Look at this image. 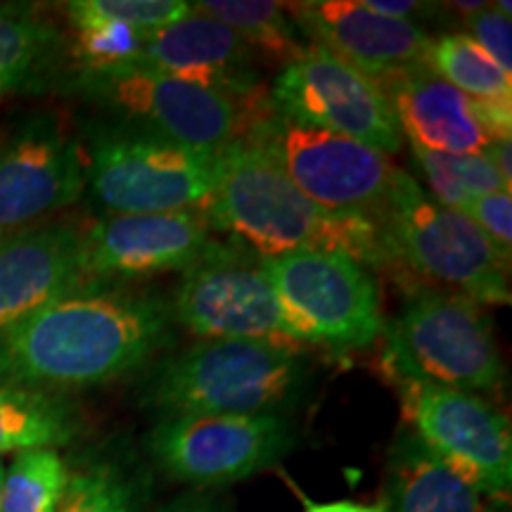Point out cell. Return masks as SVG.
<instances>
[{
  "label": "cell",
  "instance_id": "6da1fadb",
  "mask_svg": "<svg viewBox=\"0 0 512 512\" xmlns=\"http://www.w3.org/2000/svg\"><path fill=\"white\" fill-rule=\"evenodd\" d=\"M171 320L155 292L88 280L0 330V384L50 394L114 382L171 342Z\"/></svg>",
  "mask_w": 512,
  "mask_h": 512
},
{
  "label": "cell",
  "instance_id": "7a4b0ae2",
  "mask_svg": "<svg viewBox=\"0 0 512 512\" xmlns=\"http://www.w3.org/2000/svg\"><path fill=\"white\" fill-rule=\"evenodd\" d=\"M202 214L261 259L313 249L344 254L368 271L396 266L380 214L320 207L247 136L219 150V183Z\"/></svg>",
  "mask_w": 512,
  "mask_h": 512
},
{
  "label": "cell",
  "instance_id": "3957f363",
  "mask_svg": "<svg viewBox=\"0 0 512 512\" xmlns=\"http://www.w3.org/2000/svg\"><path fill=\"white\" fill-rule=\"evenodd\" d=\"M302 382V349L200 339L157 366L145 384V403L162 418L261 415L294 399Z\"/></svg>",
  "mask_w": 512,
  "mask_h": 512
},
{
  "label": "cell",
  "instance_id": "277c9868",
  "mask_svg": "<svg viewBox=\"0 0 512 512\" xmlns=\"http://www.w3.org/2000/svg\"><path fill=\"white\" fill-rule=\"evenodd\" d=\"M86 183L110 214L202 211L219 183V152L121 119L93 133Z\"/></svg>",
  "mask_w": 512,
  "mask_h": 512
},
{
  "label": "cell",
  "instance_id": "5b68a950",
  "mask_svg": "<svg viewBox=\"0 0 512 512\" xmlns=\"http://www.w3.org/2000/svg\"><path fill=\"white\" fill-rule=\"evenodd\" d=\"M380 221L394 264L477 304H510L512 254L501 252L460 211L439 204L406 171L396 176Z\"/></svg>",
  "mask_w": 512,
  "mask_h": 512
},
{
  "label": "cell",
  "instance_id": "8992f818",
  "mask_svg": "<svg viewBox=\"0 0 512 512\" xmlns=\"http://www.w3.org/2000/svg\"><path fill=\"white\" fill-rule=\"evenodd\" d=\"M384 356L396 382L422 380L477 394L496 392L505 380L491 318L453 292H411L389 325Z\"/></svg>",
  "mask_w": 512,
  "mask_h": 512
},
{
  "label": "cell",
  "instance_id": "52a82bcc",
  "mask_svg": "<svg viewBox=\"0 0 512 512\" xmlns=\"http://www.w3.org/2000/svg\"><path fill=\"white\" fill-rule=\"evenodd\" d=\"M299 344L366 349L384 328L380 290L368 268L337 252H290L259 259Z\"/></svg>",
  "mask_w": 512,
  "mask_h": 512
},
{
  "label": "cell",
  "instance_id": "ba28073f",
  "mask_svg": "<svg viewBox=\"0 0 512 512\" xmlns=\"http://www.w3.org/2000/svg\"><path fill=\"white\" fill-rule=\"evenodd\" d=\"M242 136L264 147L287 178L325 209L380 214L401 171L358 140L280 117L271 102Z\"/></svg>",
  "mask_w": 512,
  "mask_h": 512
},
{
  "label": "cell",
  "instance_id": "9c48e42d",
  "mask_svg": "<svg viewBox=\"0 0 512 512\" xmlns=\"http://www.w3.org/2000/svg\"><path fill=\"white\" fill-rule=\"evenodd\" d=\"M81 86L124 121L211 152L238 140L256 114L268 107V95L256 102H238L140 64L83 72Z\"/></svg>",
  "mask_w": 512,
  "mask_h": 512
},
{
  "label": "cell",
  "instance_id": "30bf717a",
  "mask_svg": "<svg viewBox=\"0 0 512 512\" xmlns=\"http://www.w3.org/2000/svg\"><path fill=\"white\" fill-rule=\"evenodd\" d=\"M268 102L280 117L358 140L384 157L403 147L394 107L380 83L313 43L275 76Z\"/></svg>",
  "mask_w": 512,
  "mask_h": 512
},
{
  "label": "cell",
  "instance_id": "8fae6325",
  "mask_svg": "<svg viewBox=\"0 0 512 512\" xmlns=\"http://www.w3.org/2000/svg\"><path fill=\"white\" fill-rule=\"evenodd\" d=\"M294 446L283 415H178L147 437L159 470L192 486H226L280 463Z\"/></svg>",
  "mask_w": 512,
  "mask_h": 512
},
{
  "label": "cell",
  "instance_id": "7c38bea8",
  "mask_svg": "<svg viewBox=\"0 0 512 512\" xmlns=\"http://www.w3.org/2000/svg\"><path fill=\"white\" fill-rule=\"evenodd\" d=\"M411 432L448 470L479 494L508 498L512 484V432L508 420L479 394L444 384L399 382Z\"/></svg>",
  "mask_w": 512,
  "mask_h": 512
},
{
  "label": "cell",
  "instance_id": "4fadbf2b",
  "mask_svg": "<svg viewBox=\"0 0 512 512\" xmlns=\"http://www.w3.org/2000/svg\"><path fill=\"white\" fill-rule=\"evenodd\" d=\"M169 311L202 339H252L302 349L259 259H249L233 245L183 275Z\"/></svg>",
  "mask_w": 512,
  "mask_h": 512
},
{
  "label": "cell",
  "instance_id": "5bb4252c",
  "mask_svg": "<svg viewBox=\"0 0 512 512\" xmlns=\"http://www.w3.org/2000/svg\"><path fill=\"white\" fill-rule=\"evenodd\" d=\"M228 245L214 238L202 211L112 214L83 228L88 280L126 285L162 273H188Z\"/></svg>",
  "mask_w": 512,
  "mask_h": 512
},
{
  "label": "cell",
  "instance_id": "9a60e30c",
  "mask_svg": "<svg viewBox=\"0 0 512 512\" xmlns=\"http://www.w3.org/2000/svg\"><path fill=\"white\" fill-rule=\"evenodd\" d=\"M86 188V162L53 117L29 119L0 143V230L67 209Z\"/></svg>",
  "mask_w": 512,
  "mask_h": 512
},
{
  "label": "cell",
  "instance_id": "2e32d148",
  "mask_svg": "<svg viewBox=\"0 0 512 512\" xmlns=\"http://www.w3.org/2000/svg\"><path fill=\"white\" fill-rule=\"evenodd\" d=\"M292 22L320 46L382 86L392 76L425 64L432 38L418 22L382 17L363 0H313L285 5Z\"/></svg>",
  "mask_w": 512,
  "mask_h": 512
},
{
  "label": "cell",
  "instance_id": "e0dca14e",
  "mask_svg": "<svg viewBox=\"0 0 512 512\" xmlns=\"http://www.w3.org/2000/svg\"><path fill=\"white\" fill-rule=\"evenodd\" d=\"M88 283L83 228L38 221L0 230V330Z\"/></svg>",
  "mask_w": 512,
  "mask_h": 512
},
{
  "label": "cell",
  "instance_id": "ac0fdd59",
  "mask_svg": "<svg viewBox=\"0 0 512 512\" xmlns=\"http://www.w3.org/2000/svg\"><path fill=\"white\" fill-rule=\"evenodd\" d=\"M136 64L238 102L264 98L259 55L233 29L195 8L181 22L147 34Z\"/></svg>",
  "mask_w": 512,
  "mask_h": 512
},
{
  "label": "cell",
  "instance_id": "d6986e66",
  "mask_svg": "<svg viewBox=\"0 0 512 512\" xmlns=\"http://www.w3.org/2000/svg\"><path fill=\"white\" fill-rule=\"evenodd\" d=\"M382 88L394 107L401 136L413 147L441 155H479L491 145L477 119L475 100L425 64L392 76Z\"/></svg>",
  "mask_w": 512,
  "mask_h": 512
},
{
  "label": "cell",
  "instance_id": "ffe728a7",
  "mask_svg": "<svg viewBox=\"0 0 512 512\" xmlns=\"http://www.w3.org/2000/svg\"><path fill=\"white\" fill-rule=\"evenodd\" d=\"M387 512H482V494L451 472L411 430L389 451Z\"/></svg>",
  "mask_w": 512,
  "mask_h": 512
},
{
  "label": "cell",
  "instance_id": "44dd1931",
  "mask_svg": "<svg viewBox=\"0 0 512 512\" xmlns=\"http://www.w3.org/2000/svg\"><path fill=\"white\" fill-rule=\"evenodd\" d=\"M64 43L60 29L29 5H0V98L46 86Z\"/></svg>",
  "mask_w": 512,
  "mask_h": 512
},
{
  "label": "cell",
  "instance_id": "7402d4cb",
  "mask_svg": "<svg viewBox=\"0 0 512 512\" xmlns=\"http://www.w3.org/2000/svg\"><path fill=\"white\" fill-rule=\"evenodd\" d=\"M74 434V411L55 394L0 384V453L55 448Z\"/></svg>",
  "mask_w": 512,
  "mask_h": 512
},
{
  "label": "cell",
  "instance_id": "603a6c76",
  "mask_svg": "<svg viewBox=\"0 0 512 512\" xmlns=\"http://www.w3.org/2000/svg\"><path fill=\"white\" fill-rule=\"evenodd\" d=\"M192 8L219 19L233 29L256 55L271 62L290 64L304 53L306 46L299 41L297 24L280 3L271 0H202Z\"/></svg>",
  "mask_w": 512,
  "mask_h": 512
},
{
  "label": "cell",
  "instance_id": "cb8c5ba5",
  "mask_svg": "<svg viewBox=\"0 0 512 512\" xmlns=\"http://www.w3.org/2000/svg\"><path fill=\"white\" fill-rule=\"evenodd\" d=\"M425 67L479 102H512V79L467 34L432 38Z\"/></svg>",
  "mask_w": 512,
  "mask_h": 512
},
{
  "label": "cell",
  "instance_id": "d4e9b609",
  "mask_svg": "<svg viewBox=\"0 0 512 512\" xmlns=\"http://www.w3.org/2000/svg\"><path fill=\"white\" fill-rule=\"evenodd\" d=\"M413 157L430 185V195L448 209L460 211L477 197L510 192L512 188L484 152L479 155H441V152L413 147Z\"/></svg>",
  "mask_w": 512,
  "mask_h": 512
},
{
  "label": "cell",
  "instance_id": "484cf974",
  "mask_svg": "<svg viewBox=\"0 0 512 512\" xmlns=\"http://www.w3.org/2000/svg\"><path fill=\"white\" fill-rule=\"evenodd\" d=\"M67 484L69 470L55 448L17 453L5 470L0 512H57Z\"/></svg>",
  "mask_w": 512,
  "mask_h": 512
},
{
  "label": "cell",
  "instance_id": "4316f807",
  "mask_svg": "<svg viewBox=\"0 0 512 512\" xmlns=\"http://www.w3.org/2000/svg\"><path fill=\"white\" fill-rule=\"evenodd\" d=\"M57 512H138L136 484L121 467L98 463L69 475Z\"/></svg>",
  "mask_w": 512,
  "mask_h": 512
},
{
  "label": "cell",
  "instance_id": "83f0119b",
  "mask_svg": "<svg viewBox=\"0 0 512 512\" xmlns=\"http://www.w3.org/2000/svg\"><path fill=\"white\" fill-rule=\"evenodd\" d=\"M86 3L98 15L117 19L145 34L181 22L192 10V5L183 0H86Z\"/></svg>",
  "mask_w": 512,
  "mask_h": 512
},
{
  "label": "cell",
  "instance_id": "f1b7e54d",
  "mask_svg": "<svg viewBox=\"0 0 512 512\" xmlns=\"http://www.w3.org/2000/svg\"><path fill=\"white\" fill-rule=\"evenodd\" d=\"M465 34L494 60L505 74H512V24L498 8H484L465 17Z\"/></svg>",
  "mask_w": 512,
  "mask_h": 512
},
{
  "label": "cell",
  "instance_id": "f546056e",
  "mask_svg": "<svg viewBox=\"0 0 512 512\" xmlns=\"http://www.w3.org/2000/svg\"><path fill=\"white\" fill-rule=\"evenodd\" d=\"M460 214L467 216L494 245L505 254H512V195L494 192L465 204Z\"/></svg>",
  "mask_w": 512,
  "mask_h": 512
},
{
  "label": "cell",
  "instance_id": "4dcf8cb0",
  "mask_svg": "<svg viewBox=\"0 0 512 512\" xmlns=\"http://www.w3.org/2000/svg\"><path fill=\"white\" fill-rule=\"evenodd\" d=\"M363 5L382 17L408 19V22H413V17L420 12L430 10V5L415 3V0H363Z\"/></svg>",
  "mask_w": 512,
  "mask_h": 512
},
{
  "label": "cell",
  "instance_id": "1f68e13d",
  "mask_svg": "<svg viewBox=\"0 0 512 512\" xmlns=\"http://www.w3.org/2000/svg\"><path fill=\"white\" fill-rule=\"evenodd\" d=\"M304 512H387L384 501L368 505L356 501H330V503H316L304 498Z\"/></svg>",
  "mask_w": 512,
  "mask_h": 512
},
{
  "label": "cell",
  "instance_id": "d6a6232c",
  "mask_svg": "<svg viewBox=\"0 0 512 512\" xmlns=\"http://www.w3.org/2000/svg\"><path fill=\"white\" fill-rule=\"evenodd\" d=\"M489 157V162L496 166V171L501 174L505 181L512 185V145L510 140H498V143H491L484 152Z\"/></svg>",
  "mask_w": 512,
  "mask_h": 512
},
{
  "label": "cell",
  "instance_id": "836d02e7",
  "mask_svg": "<svg viewBox=\"0 0 512 512\" xmlns=\"http://www.w3.org/2000/svg\"><path fill=\"white\" fill-rule=\"evenodd\" d=\"M155 512H221V510L211 501H207V498L197 494H185V496L174 498L171 503L162 505V508H157Z\"/></svg>",
  "mask_w": 512,
  "mask_h": 512
},
{
  "label": "cell",
  "instance_id": "e575fe53",
  "mask_svg": "<svg viewBox=\"0 0 512 512\" xmlns=\"http://www.w3.org/2000/svg\"><path fill=\"white\" fill-rule=\"evenodd\" d=\"M3 482H5V465L0 463V505H3Z\"/></svg>",
  "mask_w": 512,
  "mask_h": 512
}]
</instances>
